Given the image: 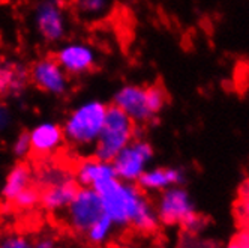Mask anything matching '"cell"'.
<instances>
[{
    "mask_svg": "<svg viewBox=\"0 0 249 248\" xmlns=\"http://www.w3.org/2000/svg\"><path fill=\"white\" fill-rule=\"evenodd\" d=\"M153 158V148L144 140L135 138L124 148L111 163L117 179L126 184L138 182L147 170V164Z\"/></svg>",
    "mask_w": 249,
    "mask_h": 248,
    "instance_id": "8992f818",
    "label": "cell"
},
{
    "mask_svg": "<svg viewBox=\"0 0 249 248\" xmlns=\"http://www.w3.org/2000/svg\"><path fill=\"white\" fill-rule=\"evenodd\" d=\"M35 24L41 38L47 42H57L66 33V15L60 3H39L35 12Z\"/></svg>",
    "mask_w": 249,
    "mask_h": 248,
    "instance_id": "9c48e42d",
    "label": "cell"
},
{
    "mask_svg": "<svg viewBox=\"0 0 249 248\" xmlns=\"http://www.w3.org/2000/svg\"><path fill=\"white\" fill-rule=\"evenodd\" d=\"M30 81L38 87L39 91L60 96L69 87V76L62 69L56 57L45 56L35 62L30 69Z\"/></svg>",
    "mask_w": 249,
    "mask_h": 248,
    "instance_id": "ba28073f",
    "label": "cell"
},
{
    "mask_svg": "<svg viewBox=\"0 0 249 248\" xmlns=\"http://www.w3.org/2000/svg\"><path fill=\"white\" fill-rule=\"evenodd\" d=\"M33 248H56L54 239L51 236H41L33 242Z\"/></svg>",
    "mask_w": 249,
    "mask_h": 248,
    "instance_id": "484cf974",
    "label": "cell"
},
{
    "mask_svg": "<svg viewBox=\"0 0 249 248\" xmlns=\"http://www.w3.org/2000/svg\"><path fill=\"white\" fill-rule=\"evenodd\" d=\"M12 122V113L6 104L0 102V133L6 131L11 127Z\"/></svg>",
    "mask_w": 249,
    "mask_h": 248,
    "instance_id": "cb8c5ba5",
    "label": "cell"
},
{
    "mask_svg": "<svg viewBox=\"0 0 249 248\" xmlns=\"http://www.w3.org/2000/svg\"><path fill=\"white\" fill-rule=\"evenodd\" d=\"M185 182V173L180 169L171 167H156L146 170L138 179V185L143 190L158 191L168 190V187H180Z\"/></svg>",
    "mask_w": 249,
    "mask_h": 248,
    "instance_id": "9a60e30c",
    "label": "cell"
},
{
    "mask_svg": "<svg viewBox=\"0 0 249 248\" xmlns=\"http://www.w3.org/2000/svg\"><path fill=\"white\" fill-rule=\"evenodd\" d=\"M156 214L159 221H162L165 224L179 223L183 227L192 218L198 215L195 212V206L189 197V194L180 187H173L162 192V196L158 203Z\"/></svg>",
    "mask_w": 249,
    "mask_h": 248,
    "instance_id": "52a82bcc",
    "label": "cell"
},
{
    "mask_svg": "<svg viewBox=\"0 0 249 248\" xmlns=\"http://www.w3.org/2000/svg\"><path fill=\"white\" fill-rule=\"evenodd\" d=\"M32 153L38 156H48L56 152L65 141L63 128L54 122H42L30 133Z\"/></svg>",
    "mask_w": 249,
    "mask_h": 248,
    "instance_id": "4fadbf2b",
    "label": "cell"
},
{
    "mask_svg": "<svg viewBox=\"0 0 249 248\" xmlns=\"http://www.w3.org/2000/svg\"><path fill=\"white\" fill-rule=\"evenodd\" d=\"M108 107L102 101H87L71 112L63 123L65 140L74 148L95 146L105 123Z\"/></svg>",
    "mask_w": 249,
    "mask_h": 248,
    "instance_id": "7a4b0ae2",
    "label": "cell"
},
{
    "mask_svg": "<svg viewBox=\"0 0 249 248\" xmlns=\"http://www.w3.org/2000/svg\"><path fill=\"white\" fill-rule=\"evenodd\" d=\"M113 227H114V223L111 221V218L107 214H104L90 229L87 230L84 235H86L87 241L90 244L101 245L110 238V235L113 232Z\"/></svg>",
    "mask_w": 249,
    "mask_h": 248,
    "instance_id": "e0dca14e",
    "label": "cell"
},
{
    "mask_svg": "<svg viewBox=\"0 0 249 248\" xmlns=\"http://www.w3.org/2000/svg\"><path fill=\"white\" fill-rule=\"evenodd\" d=\"M0 248H33V241L24 235H9L0 239Z\"/></svg>",
    "mask_w": 249,
    "mask_h": 248,
    "instance_id": "44dd1931",
    "label": "cell"
},
{
    "mask_svg": "<svg viewBox=\"0 0 249 248\" xmlns=\"http://www.w3.org/2000/svg\"><path fill=\"white\" fill-rule=\"evenodd\" d=\"M227 248H249V232H242L233 238Z\"/></svg>",
    "mask_w": 249,
    "mask_h": 248,
    "instance_id": "d4e9b609",
    "label": "cell"
},
{
    "mask_svg": "<svg viewBox=\"0 0 249 248\" xmlns=\"http://www.w3.org/2000/svg\"><path fill=\"white\" fill-rule=\"evenodd\" d=\"M29 81L30 74L24 65L12 60L0 62V99L23 95Z\"/></svg>",
    "mask_w": 249,
    "mask_h": 248,
    "instance_id": "7c38bea8",
    "label": "cell"
},
{
    "mask_svg": "<svg viewBox=\"0 0 249 248\" xmlns=\"http://www.w3.org/2000/svg\"><path fill=\"white\" fill-rule=\"evenodd\" d=\"M35 185L41 191V205L50 212L68 209L80 185L75 174L59 164H45L35 176Z\"/></svg>",
    "mask_w": 249,
    "mask_h": 248,
    "instance_id": "3957f363",
    "label": "cell"
},
{
    "mask_svg": "<svg viewBox=\"0 0 249 248\" xmlns=\"http://www.w3.org/2000/svg\"><path fill=\"white\" fill-rule=\"evenodd\" d=\"M120 248H123V247H120Z\"/></svg>",
    "mask_w": 249,
    "mask_h": 248,
    "instance_id": "4316f807",
    "label": "cell"
},
{
    "mask_svg": "<svg viewBox=\"0 0 249 248\" xmlns=\"http://www.w3.org/2000/svg\"><path fill=\"white\" fill-rule=\"evenodd\" d=\"M93 190L99 194L104 212L114 226H132L140 212L150 205L138 187L122 182L117 178L102 181Z\"/></svg>",
    "mask_w": 249,
    "mask_h": 248,
    "instance_id": "6da1fadb",
    "label": "cell"
},
{
    "mask_svg": "<svg viewBox=\"0 0 249 248\" xmlns=\"http://www.w3.org/2000/svg\"><path fill=\"white\" fill-rule=\"evenodd\" d=\"M38 203H41V191L36 185H32L27 190H24L21 194H18L11 205L18 209V210H27V209H33Z\"/></svg>",
    "mask_w": 249,
    "mask_h": 248,
    "instance_id": "ac0fdd59",
    "label": "cell"
},
{
    "mask_svg": "<svg viewBox=\"0 0 249 248\" xmlns=\"http://www.w3.org/2000/svg\"><path fill=\"white\" fill-rule=\"evenodd\" d=\"M239 214L249 224V184L242 190V202L239 206Z\"/></svg>",
    "mask_w": 249,
    "mask_h": 248,
    "instance_id": "603a6c76",
    "label": "cell"
},
{
    "mask_svg": "<svg viewBox=\"0 0 249 248\" xmlns=\"http://www.w3.org/2000/svg\"><path fill=\"white\" fill-rule=\"evenodd\" d=\"M134 123H143L152 120L153 114L147 107L146 87L137 84H126L120 87L114 95V104Z\"/></svg>",
    "mask_w": 249,
    "mask_h": 248,
    "instance_id": "8fae6325",
    "label": "cell"
},
{
    "mask_svg": "<svg viewBox=\"0 0 249 248\" xmlns=\"http://www.w3.org/2000/svg\"><path fill=\"white\" fill-rule=\"evenodd\" d=\"M32 185H35L33 170L26 161H20L6 174L5 184L2 188V197L11 203L18 194H21L24 190H27Z\"/></svg>",
    "mask_w": 249,
    "mask_h": 248,
    "instance_id": "2e32d148",
    "label": "cell"
},
{
    "mask_svg": "<svg viewBox=\"0 0 249 248\" xmlns=\"http://www.w3.org/2000/svg\"><path fill=\"white\" fill-rule=\"evenodd\" d=\"M146 96H147V107L153 116L162 110V107L165 105V94L161 87L158 86L146 87Z\"/></svg>",
    "mask_w": 249,
    "mask_h": 248,
    "instance_id": "d6986e66",
    "label": "cell"
},
{
    "mask_svg": "<svg viewBox=\"0 0 249 248\" xmlns=\"http://www.w3.org/2000/svg\"><path fill=\"white\" fill-rule=\"evenodd\" d=\"M113 178H117L113 164L99 161L95 156L83 159L75 169V179L78 185L86 188H93L96 184Z\"/></svg>",
    "mask_w": 249,
    "mask_h": 248,
    "instance_id": "5bb4252c",
    "label": "cell"
},
{
    "mask_svg": "<svg viewBox=\"0 0 249 248\" xmlns=\"http://www.w3.org/2000/svg\"><path fill=\"white\" fill-rule=\"evenodd\" d=\"M107 2H102V0H84V2H78L77 6L83 14H89V15H98L101 12H104L107 9Z\"/></svg>",
    "mask_w": 249,
    "mask_h": 248,
    "instance_id": "7402d4cb",
    "label": "cell"
},
{
    "mask_svg": "<svg viewBox=\"0 0 249 248\" xmlns=\"http://www.w3.org/2000/svg\"><path fill=\"white\" fill-rule=\"evenodd\" d=\"M12 152L17 158H24L32 152L30 148V135L27 131H21L18 135L15 137L14 143H12Z\"/></svg>",
    "mask_w": 249,
    "mask_h": 248,
    "instance_id": "ffe728a7",
    "label": "cell"
},
{
    "mask_svg": "<svg viewBox=\"0 0 249 248\" xmlns=\"http://www.w3.org/2000/svg\"><path fill=\"white\" fill-rule=\"evenodd\" d=\"M135 140V123L116 105L107 110L105 123L95 145V158L113 163L114 158Z\"/></svg>",
    "mask_w": 249,
    "mask_h": 248,
    "instance_id": "277c9868",
    "label": "cell"
},
{
    "mask_svg": "<svg viewBox=\"0 0 249 248\" xmlns=\"http://www.w3.org/2000/svg\"><path fill=\"white\" fill-rule=\"evenodd\" d=\"M66 210L68 224L77 233H86L105 214L99 194L86 187H80Z\"/></svg>",
    "mask_w": 249,
    "mask_h": 248,
    "instance_id": "5b68a950",
    "label": "cell"
},
{
    "mask_svg": "<svg viewBox=\"0 0 249 248\" xmlns=\"http://www.w3.org/2000/svg\"><path fill=\"white\" fill-rule=\"evenodd\" d=\"M56 60L68 76H83L90 73L96 63V55L90 45L71 42L56 53Z\"/></svg>",
    "mask_w": 249,
    "mask_h": 248,
    "instance_id": "30bf717a",
    "label": "cell"
}]
</instances>
